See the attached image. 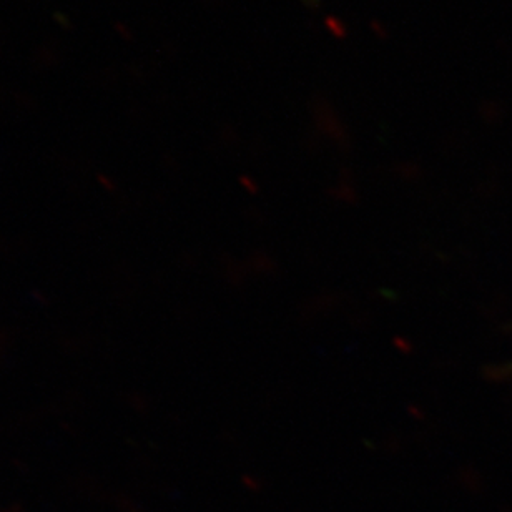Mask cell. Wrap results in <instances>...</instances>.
<instances>
[{
  "label": "cell",
  "mask_w": 512,
  "mask_h": 512,
  "mask_svg": "<svg viewBox=\"0 0 512 512\" xmlns=\"http://www.w3.org/2000/svg\"><path fill=\"white\" fill-rule=\"evenodd\" d=\"M328 25H330L331 29H333V34L340 35V37H343L345 35V27L341 25V22H338V24H333V20H328Z\"/></svg>",
  "instance_id": "obj_1"
}]
</instances>
